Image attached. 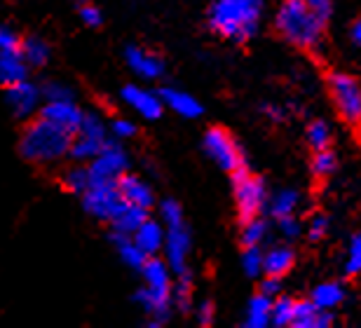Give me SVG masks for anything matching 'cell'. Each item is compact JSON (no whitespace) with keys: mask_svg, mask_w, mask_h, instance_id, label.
<instances>
[{"mask_svg":"<svg viewBox=\"0 0 361 328\" xmlns=\"http://www.w3.org/2000/svg\"><path fill=\"white\" fill-rule=\"evenodd\" d=\"M263 17V0H214L209 7V26L221 38L247 42L254 38Z\"/></svg>","mask_w":361,"mask_h":328,"instance_id":"cell-1","label":"cell"},{"mask_svg":"<svg viewBox=\"0 0 361 328\" xmlns=\"http://www.w3.org/2000/svg\"><path fill=\"white\" fill-rule=\"evenodd\" d=\"M324 21L302 0H284L274 17V28L284 40L300 49H317L324 40Z\"/></svg>","mask_w":361,"mask_h":328,"instance_id":"cell-2","label":"cell"},{"mask_svg":"<svg viewBox=\"0 0 361 328\" xmlns=\"http://www.w3.org/2000/svg\"><path fill=\"white\" fill-rule=\"evenodd\" d=\"M71 136L73 134H68L66 129L56 127L54 122L38 118L24 129L21 141H19V150L28 162L49 164V162L61 159L63 155H68Z\"/></svg>","mask_w":361,"mask_h":328,"instance_id":"cell-3","label":"cell"},{"mask_svg":"<svg viewBox=\"0 0 361 328\" xmlns=\"http://www.w3.org/2000/svg\"><path fill=\"white\" fill-rule=\"evenodd\" d=\"M143 288L139 291L141 308L157 322H164L171 310V272L169 265L155 256H150L141 267Z\"/></svg>","mask_w":361,"mask_h":328,"instance_id":"cell-4","label":"cell"},{"mask_svg":"<svg viewBox=\"0 0 361 328\" xmlns=\"http://www.w3.org/2000/svg\"><path fill=\"white\" fill-rule=\"evenodd\" d=\"M329 92L338 108V115L350 127H361V85L350 73H331L329 75Z\"/></svg>","mask_w":361,"mask_h":328,"instance_id":"cell-5","label":"cell"},{"mask_svg":"<svg viewBox=\"0 0 361 328\" xmlns=\"http://www.w3.org/2000/svg\"><path fill=\"white\" fill-rule=\"evenodd\" d=\"M233 186H235V202L242 223L249 221V218H256L265 209V202H268L265 183L258 176H254V174H249L247 166H242V169H237L233 174Z\"/></svg>","mask_w":361,"mask_h":328,"instance_id":"cell-6","label":"cell"},{"mask_svg":"<svg viewBox=\"0 0 361 328\" xmlns=\"http://www.w3.org/2000/svg\"><path fill=\"white\" fill-rule=\"evenodd\" d=\"M204 150L223 171L235 174L237 169H242L244 166V157H242L240 145H237L235 138L230 136V131H226L223 127H212L207 131L204 134Z\"/></svg>","mask_w":361,"mask_h":328,"instance_id":"cell-7","label":"cell"},{"mask_svg":"<svg viewBox=\"0 0 361 328\" xmlns=\"http://www.w3.org/2000/svg\"><path fill=\"white\" fill-rule=\"evenodd\" d=\"M82 204L87 209V214H92L99 221L111 223L118 211L125 207L122 202L120 190H118V181L115 183H90L87 190L82 193Z\"/></svg>","mask_w":361,"mask_h":328,"instance_id":"cell-8","label":"cell"},{"mask_svg":"<svg viewBox=\"0 0 361 328\" xmlns=\"http://www.w3.org/2000/svg\"><path fill=\"white\" fill-rule=\"evenodd\" d=\"M90 181L92 183H115L127 171V155L120 145L108 143L99 150V155L90 159Z\"/></svg>","mask_w":361,"mask_h":328,"instance_id":"cell-9","label":"cell"},{"mask_svg":"<svg viewBox=\"0 0 361 328\" xmlns=\"http://www.w3.org/2000/svg\"><path fill=\"white\" fill-rule=\"evenodd\" d=\"M164 253H167V265L174 269V274L188 272V253H190V232L185 223L169 225L164 232Z\"/></svg>","mask_w":361,"mask_h":328,"instance_id":"cell-10","label":"cell"},{"mask_svg":"<svg viewBox=\"0 0 361 328\" xmlns=\"http://www.w3.org/2000/svg\"><path fill=\"white\" fill-rule=\"evenodd\" d=\"M40 118L54 122L56 127L66 129L68 134H75L82 122L80 108L73 104V99H49L40 111Z\"/></svg>","mask_w":361,"mask_h":328,"instance_id":"cell-11","label":"cell"},{"mask_svg":"<svg viewBox=\"0 0 361 328\" xmlns=\"http://www.w3.org/2000/svg\"><path fill=\"white\" fill-rule=\"evenodd\" d=\"M122 101L136 111L139 115L148 120H157L162 115V99L160 94L155 92H148L143 90V87H136V85H127L125 90H122Z\"/></svg>","mask_w":361,"mask_h":328,"instance_id":"cell-12","label":"cell"},{"mask_svg":"<svg viewBox=\"0 0 361 328\" xmlns=\"http://www.w3.org/2000/svg\"><path fill=\"white\" fill-rule=\"evenodd\" d=\"M125 59L129 63V68L143 80H157V78H162V73H164V61L155 52H148V49H143V47H136V45L127 47Z\"/></svg>","mask_w":361,"mask_h":328,"instance_id":"cell-13","label":"cell"},{"mask_svg":"<svg viewBox=\"0 0 361 328\" xmlns=\"http://www.w3.org/2000/svg\"><path fill=\"white\" fill-rule=\"evenodd\" d=\"M7 104L19 118L33 113L40 104V90L35 85H31L28 80H21V83H14L7 87Z\"/></svg>","mask_w":361,"mask_h":328,"instance_id":"cell-14","label":"cell"},{"mask_svg":"<svg viewBox=\"0 0 361 328\" xmlns=\"http://www.w3.org/2000/svg\"><path fill=\"white\" fill-rule=\"evenodd\" d=\"M118 190L125 204H134V207H141V209L153 207V190H150V186L139 176L122 174L118 178Z\"/></svg>","mask_w":361,"mask_h":328,"instance_id":"cell-15","label":"cell"},{"mask_svg":"<svg viewBox=\"0 0 361 328\" xmlns=\"http://www.w3.org/2000/svg\"><path fill=\"white\" fill-rule=\"evenodd\" d=\"M334 324L331 310H319L312 300H298L293 305V328H329Z\"/></svg>","mask_w":361,"mask_h":328,"instance_id":"cell-16","label":"cell"},{"mask_svg":"<svg viewBox=\"0 0 361 328\" xmlns=\"http://www.w3.org/2000/svg\"><path fill=\"white\" fill-rule=\"evenodd\" d=\"M129 237H132V242L139 246V249L146 253L148 258L155 256L157 251H162V246H164V230H162V225L155 223V221H150V218H146V221H143Z\"/></svg>","mask_w":361,"mask_h":328,"instance_id":"cell-17","label":"cell"},{"mask_svg":"<svg viewBox=\"0 0 361 328\" xmlns=\"http://www.w3.org/2000/svg\"><path fill=\"white\" fill-rule=\"evenodd\" d=\"M160 99H162V106L171 108L174 113L183 115V118H197V115H202V104L188 92L167 87V90L160 92Z\"/></svg>","mask_w":361,"mask_h":328,"instance_id":"cell-18","label":"cell"},{"mask_svg":"<svg viewBox=\"0 0 361 328\" xmlns=\"http://www.w3.org/2000/svg\"><path fill=\"white\" fill-rule=\"evenodd\" d=\"M295 262V253L286 246H274L268 253H263V272L265 277H277L281 279L284 274L291 272Z\"/></svg>","mask_w":361,"mask_h":328,"instance_id":"cell-19","label":"cell"},{"mask_svg":"<svg viewBox=\"0 0 361 328\" xmlns=\"http://www.w3.org/2000/svg\"><path fill=\"white\" fill-rule=\"evenodd\" d=\"M28 75V66L17 52H0V85L10 87L14 83H21Z\"/></svg>","mask_w":361,"mask_h":328,"instance_id":"cell-20","label":"cell"},{"mask_svg":"<svg viewBox=\"0 0 361 328\" xmlns=\"http://www.w3.org/2000/svg\"><path fill=\"white\" fill-rule=\"evenodd\" d=\"M148 218V209H141V207H134V204H125L118 216L113 218V232H118V235H132V232L139 228V225Z\"/></svg>","mask_w":361,"mask_h":328,"instance_id":"cell-21","label":"cell"},{"mask_svg":"<svg viewBox=\"0 0 361 328\" xmlns=\"http://www.w3.org/2000/svg\"><path fill=\"white\" fill-rule=\"evenodd\" d=\"M106 145V138H99V136H90V134H80L75 131L71 136V145H68V155L75 157V159H92L94 155H99V150Z\"/></svg>","mask_w":361,"mask_h":328,"instance_id":"cell-22","label":"cell"},{"mask_svg":"<svg viewBox=\"0 0 361 328\" xmlns=\"http://www.w3.org/2000/svg\"><path fill=\"white\" fill-rule=\"evenodd\" d=\"M310 300H312L319 310H334L345 300V288H343V284H338V281L319 284V286L312 291V298H310Z\"/></svg>","mask_w":361,"mask_h":328,"instance_id":"cell-23","label":"cell"},{"mask_svg":"<svg viewBox=\"0 0 361 328\" xmlns=\"http://www.w3.org/2000/svg\"><path fill=\"white\" fill-rule=\"evenodd\" d=\"M270 312H272V298L265 293H258L251 298L247 310V322L244 326L249 328H265L270 326Z\"/></svg>","mask_w":361,"mask_h":328,"instance_id":"cell-24","label":"cell"},{"mask_svg":"<svg viewBox=\"0 0 361 328\" xmlns=\"http://www.w3.org/2000/svg\"><path fill=\"white\" fill-rule=\"evenodd\" d=\"M19 54L28 68H40L49 59V45L40 38H28L19 45Z\"/></svg>","mask_w":361,"mask_h":328,"instance_id":"cell-25","label":"cell"},{"mask_svg":"<svg viewBox=\"0 0 361 328\" xmlns=\"http://www.w3.org/2000/svg\"><path fill=\"white\" fill-rule=\"evenodd\" d=\"M111 239H113L115 244H118V253H120V258H122V262H125V265L134 267V269H141L143 267V262L148 260V256L132 242V237L113 232Z\"/></svg>","mask_w":361,"mask_h":328,"instance_id":"cell-26","label":"cell"},{"mask_svg":"<svg viewBox=\"0 0 361 328\" xmlns=\"http://www.w3.org/2000/svg\"><path fill=\"white\" fill-rule=\"evenodd\" d=\"M298 202H300V197L295 190H279L270 200V211H272L274 218L293 216L295 209H298Z\"/></svg>","mask_w":361,"mask_h":328,"instance_id":"cell-27","label":"cell"},{"mask_svg":"<svg viewBox=\"0 0 361 328\" xmlns=\"http://www.w3.org/2000/svg\"><path fill=\"white\" fill-rule=\"evenodd\" d=\"M293 305L295 300L293 298H286V296H274L272 298V312H270V324L272 326H291V319H293Z\"/></svg>","mask_w":361,"mask_h":328,"instance_id":"cell-28","label":"cell"},{"mask_svg":"<svg viewBox=\"0 0 361 328\" xmlns=\"http://www.w3.org/2000/svg\"><path fill=\"white\" fill-rule=\"evenodd\" d=\"M305 138H307V145L312 150H324L329 148L331 143V127L326 125L324 120H314L307 125V131H305Z\"/></svg>","mask_w":361,"mask_h":328,"instance_id":"cell-29","label":"cell"},{"mask_svg":"<svg viewBox=\"0 0 361 328\" xmlns=\"http://www.w3.org/2000/svg\"><path fill=\"white\" fill-rule=\"evenodd\" d=\"M265 235H268V225H265L258 216L244 221V228H242V244L244 246H261Z\"/></svg>","mask_w":361,"mask_h":328,"instance_id":"cell-30","label":"cell"},{"mask_svg":"<svg viewBox=\"0 0 361 328\" xmlns=\"http://www.w3.org/2000/svg\"><path fill=\"white\" fill-rule=\"evenodd\" d=\"M90 171L87 166H73V169H68L63 174V188H66L68 193H75V195H82L85 190L90 188Z\"/></svg>","mask_w":361,"mask_h":328,"instance_id":"cell-31","label":"cell"},{"mask_svg":"<svg viewBox=\"0 0 361 328\" xmlns=\"http://www.w3.org/2000/svg\"><path fill=\"white\" fill-rule=\"evenodd\" d=\"M336 169H338V159H336L334 152H331L329 148L314 150V157H312V174H314L317 178H329Z\"/></svg>","mask_w":361,"mask_h":328,"instance_id":"cell-32","label":"cell"},{"mask_svg":"<svg viewBox=\"0 0 361 328\" xmlns=\"http://www.w3.org/2000/svg\"><path fill=\"white\" fill-rule=\"evenodd\" d=\"M345 272L350 277L361 274V232H357V235L350 239L348 258H345Z\"/></svg>","mask_w":361,"mask_h":328,"instance_id":"cell-33","label":"cell"},{"mask_svg":"<svg viewBox=\"0 0 361 328\" xmlns=\"http://www.w3.org/2000/svg\"><path fill=\"white\" fill-rule=\"evenodd\" d=\"M190 300H192V286H190V274L183 272L178 274V284L174 286V303L178 310L188 312L190 310Z\"/></svg>","mask_w":361,"mask_h":328,"instance_id":"cell-34","label":"cell"},{"mask_svg":"<svg viewBox=\"0 0 361 328\" xmlns=\"http://www.w3.org/2000/svg\"><path fill=\"white\" fill-rule=\"evenodd\" d=\"M242 265H244V272L249 277H258L263 272V253L258 246H247L242 253Z\"/></svg>","mask_w":361,"mask_h":328,"instance_id":"cell-35","label":"cell"},{"mask_svg":"<svg viewBox=\"0 0 361 328\" xmlns=\"http://www.w3.org/2000/svg\"><path fill=\"white\" fill-rule=\"evenodd\" d=\"M160 214H162V221H164V225H167V228H169V225H178V223H183V211H180L178 202H174V200L162 202Z\"/></svg>","mask_w":361,"mask_h":328,"instance_id":"cell-36","label":"cell"},{"mask_svg":"<svg viewBox=\"0 0 361 328\" xmlns=\"http://www.w3.org/2000/svg\"><path fill=\"white\" fill-rule=\"evenodd\" d=\"M326 232H329V218L322 214L312 216L310 228H307V237L312 239V242H322V239L326 237Z\"/></svg>","mask_w":361,"mask_h":328,"instance_id":"cell-37","label":"cell"},{"mask_svg":"<svg viewBox=\"0 0 361 328\" xmlns=\"http://www.w3.org/2000/svg\"><path fill=\"white\" fill-rule=\"evenodd\" d=\"M21 45L19 35L7 26H0V52H17Z\"/></svg>","mask_w":361,"mask_h":328,"instance_id":"cell-38","label":"cell"},{"mask_svg":"<svg viewBox=\"0 0 361 328\" xmlns=\"http://www.w3.org/2000/svg\"><path fill=\"white\" fill-rule=\"evenodd\" d=\"M279 221V230H281V235L288 237V239H295L300 235V223L295 221L293 216H284V218H277Z\"/></svg>","mask_w":361,"mask_h":328,"instance_id":"cell-39","label":"cell"},{"mask_svg":"<svg viewBox=\"0 0 361 328\" xmlns=\"http://www.w3.org/2000/svg\"><path fill=\"white\" fill-rule=\"evenodd\" d=\"M113 134L115 136H120V138H129V136H134L136 134V125L132 120H125V118H118L113 122Z\"/></svg>","mask_w":361,"mask_h":328,"instance_id":"cell-40","label":"cell"},{"mask_svg":"<svg viewBox=\"0 0 361 328\" xmlns=\"http://www.w3.org/2000/svg\"><path fill=\"white\" fill-rule=\"evenodd\" d=\"M302 3H305L312 12L319 14L324 21H329L331 10H334V3H331V0H302Z\"/></svg>","mask_w":361,"mask_h":328,"instance_id":"cell-41","label":"cell"},{"mask_svg":"<svg viewBox=\"0 0 361 328\" xmlns=\"http://www.w3.org/2000/svg\"><path fill=\"white\" fill-rule=\"evenodd\" d=\"M80 19H82L87 26H99V24H101V19H104V14H101L99 7H94V5H85L82 10H80Z\"/></svg>","mask_w":361,"mask_h":328,"instance_id":"cell-42","label":"cell"},{"mask_svg":"<svg viewBox=\"0 0 361 328\" xmlns=\"http://www.w3.org/2000/svg\"><path fill=\"white\" fill-rule=\"evenodd\" d=\"M42 97H47V101L49 99H71V92L63 85L52 83V85H47L45 90H42Z\"/></svg>","mask_w":361,"mask_h":328,"instance_id":"cell-43","label":"cell"},{"mask_svg":"<svg viewBox=\"0 0 361 328\" xmlns=\"http://www.w3.org/2000/svg\"><path fill=\"white\" fill-rule=\"evenodd\" d=\"M197 322L202 326H212L214 324V305L212 303H202L200 310H197Z\"/></svg>","mask_w":361,"mask_h":328,"instance_id":"cell-44","label":"cell"},{"mask_svg":"<svg viewBox=\"0 0 361 328\" xmlns=\"http://www.w3.org/2000/svg\"><path fill=\"white\" fill-rule=\"evenodd\" d=\"M261 293L270 296V298H274V296L279 293V279H277V277H268V279L263 281V286H261Z\"/></svg>","mask_w":361,"mask_h":328,"instance_id":"cell-45","label":"cell"},{"mask_svg":"<svg viewBox=\"0 0 361 328\" xmlns=\"http://www.w3.org/2000/svg\"><path fill=\"white\" fill-rule=\"evenodd\" d=\"M350 40H352V45H357L361 49V19L355 21V26L350 28Z\"/></svg>","mask_w":361,"mask_h":328,"instance_id":"cell-46","label":"cell"},{"mask_svg":"<svg viewBox=\"0 0 361 328\" xmlns=\"http://www.w3.org/2000/svg\"><path fill=\"white\" fill-rule=\"evenodd\" d=\"M263 111L268 113L272 120H281V118H284V111H281V108H277V106H265Z\"/></svg>","mask_w":361,"mask_h":328,"instance_id":"cell-47","label":"cell"}]
</instances>
